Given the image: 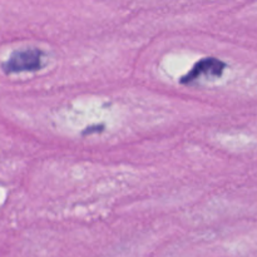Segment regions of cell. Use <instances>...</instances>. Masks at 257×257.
<instances>
[{
  "label": "cell",
  "mask_w": 257,
  "mask_h": 257,
  "mask_svg": "<svg viewBox=\"0 0 257 257\" xmlns=\"http://www.w3.org/2000/svg\"><path fill=\"white\" fill-rule=\"evenodd\" d=\"M225 67V63L221 62L220 59H216V58H203V59L198 60L193 65V68L187 74L181 78L180 82L181 84H190V83L202 78L203 75L207 78L221 77Z\"/></svg>",
  "instance_id": "7a4b0ae2"
},
{
  "label": "cell",
  "mask_w": 257,
  "mask_h": 257,
  "mask_svg": "<svg viewBox=\"0 0 257 257\" xmlns=\"http://www.w3.org/2000/svg\"><path fill=\"white\" fill-rule=\"evenodd\" d=\"M42 50L37 49V48L17 50L3 64V70L7 74L39 70L42 68Z\"/></svg>",
  "instance_id": "6da1fadb"
}]
</instances>
